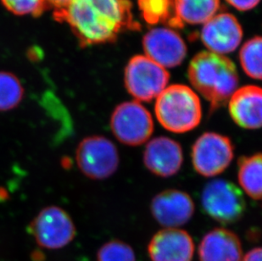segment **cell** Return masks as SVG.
<instances>
[{
  "mask_svg": "<svg viewBox=\"0 0 262 261\" xmlns=\"http://www.w3.org/2000/svg\"><path fill=\"white\" fill-rule=\"evenodd\" d=\"M53 15L69 26L82 48L114 42L125 30L139 27L129 0H72Z\"/></svg>",
  "mask_w": 262,
  "mask_h": 261,
  "instance_id": "obj_1",
  "label": "cell"
},
{
  "mask_svg": "<svg viewBox=\"0 0 262 261\" xmlns=\"http://www.w3.org/2000/svg\"><path fill=\"white\" fill-rule=\"evenodd\" d=\"M188 74L193 88L210 103L211 113L229 102L238 85L234 63L224 55L210 51L193 57Z\"/></svg>",
  "mask_w": 262,
  "mask_h": 261,
  "instance_id": "obj_2",
  "label": "cell"
},
{
  "mask_svg": "<svg viewBox=\"0 0 262 261\" xmlns=\"http://www.w3.org/2000/svg\"><path fill=\"white\" fill-rule=\"evenodd\" d=\"M156 117L161 126L174 133H185L196 128L202 119L201 100L185 85L169 86L156 99Z\"/></svg>",
  "mask_w": 262,
  "mask_h": 261,
  "instance_id": "obj_3",
  "label": "cell"
},
{
  "mask_svg": "<svg viewBox=\"0 0 262 261\" xmlns=\"http://www.w3.org/2000/svg\"><path fill=\"white\" fill-rule=\"evenodd\" d=\"M204 211L221 224H234L242 219L246 202L242 191L229 181H210L201 194Z\"/></svg>",
  "mask_w": 262,
  "mask_h": 261,
  "instance_id": "obj_4",
  "label": "cell"
},
{
  "mask_svg": "<svg viewBox=\"0 0 262 261\" xmlns=\"http://www.w3.org/2000/svg\"><path fill=\"white\" fill-rule=\"evenodd\" d=\"M76 162L80 171L92 180L111 178L118 169V150L104 136L84 138L76 149Z\"/></svg>",
  "mask_w": 262,
  "mask_h": 261,
  "instance_id": "obj_5",
  "label": "cell"
},
{
  "mask_svg": "<svg viewBox=\"0 0 262 261\" xmlns=\"http://www.w3.org/2000/svg\"><path fill=\"white\" fill-rule=\"evenodd\" d=\"M28 232L38 246L50 250L67 246L77 235L71 215L56 205L41 209L28 226Z\"/></svg>",
  "mask_w": 262,
  "mask_h": 261,
  "instance_id": "obj_6",
  "label": "cell"
},
{
  "mask_svg": "<svg viewBox=\"0 0 262 261\" xmlns=\"http://www.w3.org/2000/svg\"><path fill=\"white\" fill-rule=\"evenodd\" d=\"M169 80L166 68L146 55L133 57L124 73L126 90L138 101H152L167 88Z\"/></svg>",
  "mask_w": 262,
  "mask_h": 261,
  "instance_id": "obj_7",
  "label": "cell"
},
{
  "mask_svg": "<svg viewBox=\"0 0 262 261\" xmlns=\"http://www.w3.org/2000/svg\"><path fill=\"white\" fill-rule=\"evenodd\" d=\"M110 125L120 143L133 147L145 143L154 132L151 114L138 101L118 104L112 112Z\"/></svg>",
  "mask_w": 262,
  "mask_h": 261,
  "instance_id": "obj_8",
  "label": "cell"
},
{
  "mask_svg": "<svg viewBox=\"0 0 262 261\" xmlns=\"http://www.w3.org/2000/svg\"><path fill=\"white\" fill-rule=\"evenodd\" d=\"M234 147L230 138L219 133H205L192 147L194 170L205 178L220 175L233 161Z\"/></svg>",
  "mask_w": 262,
  "mask_h": 261,
  "instance_id": "obj_9",
  "label": "cell"
},
{
  "mask_svg": "<svg viewBox=\"0 0 262 261\" xmlns=\"http://www.w3.org/2000/svg\"><path fill=\"white\" fill-rule=\"evenodd\" d=\"M143 47L146 56L164 68L178 67L185 59L187 47L173 30L158 27L144 35Z\"/></svg>",
  "mask_w": 262,
  "mask_h": 261,
  "instance_id": "obj_10",
  "label": "cell"
},
{
  "mask_svg": "<svg viewBox=\"0 0 262 261\" xmlns=\"http://www.w3.org/2000/svg\"><path fill=\"white\" fill-rule=\"evenodd\" d=\"M150 210L159 224L167 228H176L190 221L194 213V204L185 192L168 189L155 196Z\"/></svg>",
  "mask_w": 262,
  "mask_h": 261,
  "instance_id": "obj_11",
  "label": "cell"
},
{
  "mask_svg": "<svg viewBox=\"0 0 262 261\" xmlns=\"http://www.w3.org/2000/svg\"><path fill=\"white\" fill-rule=\"evenodd\" d=\"M243 29L232 14L215 15L205 23L201 40L205 47L215 54H228L234 51L242 41Z\"/></svg>",
  "mask_w": 262,
  "mask_h": 261,
  "instance_id": "obj_12",
  "label": "cell"
},
{
  "mask_svg": "<svg viewBox=\"0 0 262 261\" xmlns=\"http://www.w3.org/2000/svg\"><path fill=\"white\" fill-rule=\"evenodd\" d=\"M148 253L151 261H192L194 244L184 230L166 228L154 235Z\"/></svg>",
  "mask_w": 262,
  "mask_h": 261,
  "instance_id": "obj_13",
  "label": "cell"
},
{
  "mask_svg": "<svg viewBox=\"0 0 262 261\" xmlns=\"http://www.w3.org/2000/svg\"><path fill=\"white\" fill-rule=\"evenodd\" d=\"M183 162V148L171 138L158 137L146 145L144 165L156 176L161 178L172 177L180 170Z\"/></svg>",
  "mask_w": 262,
  "mask_h": 261,
  "instance_id": "obj_14",
  "label": "cell"
},
{
  "mask_svg": "<svg viewBox=\"0 0 262 261\" xmlns=\"http://www.w3.org/2000/svg\"><path fill=\"white\" fill-rule=\"evenodd\" d=\"M229 113L235 123L242 128L255 130L262 127V89L247 85L237 89L229 100Z\"/></svg>",
  "mask_w": 262,
  "mask_h": 261,
  "instance_id": "obj_15",
  "label": "cell"
},
{
  "mask_svg": "<svg viewBox=\"0 0 262 261\" xmlns=\"http://www.w3.org/2000/svg\"><path fill=\"white\" fill-rule=\"evenodd\" d=\"M198 254L200 261H241L242 244L230 230L215 228L203 236Z\"/></svg>",
  "mask_w": 262,
  "mask_h": 261,
  "instance_id": "obj_16",
  "label": "cell"
},
{
  "mask_svg": "<svg viewBox=\"0 0 262 261\" xmlns=\"http://www.w3.org/2000/svg\"><path fill=\"white\" fill-rule=\"evenodd\" d=\"M237 178L246 194L262 205V153L239 158Z\"/></svg>",
  "mask_w": 262,
  "mask_h": 261,
  "instance_id": "obj_17",
  "label": "cell"
},
{
  "mask_svg": "<svg viewBox=\"0 0 262 261\" xmlns=\"http://www.w3.org/2000/svg\"><path fill=\"white\" fill-rule=\"evenodd\" d=\"M219 7L220 0H174L177 24H205L215 15Z\"/></svg>",
  "mask_w": 262,
  "mask_h": 261,
  "instance_id": "obj_18",
  "label": "cell"
},
{
  "mask_svg": "<svg viewBox=\"0 0 262 261\" xmlns=\"http://www.w3.org/2000/svg\"><path fill=\"white\" fill-rule=\"evenodd\" d=\"M24 95L23 83L15 74L0 72V112L16 108L24 99Z\"/></svg>",
  "mask_w": 262,
  "mask_h": 261,
  "instance_id": "obj_19",
  "label": "cell"
},
{
  "mask_svg": "<svg viewBox=\"0 0 262 261\" xmlns=\"http://www.w3.org/2000/svg\"><path fill=\"white\" fill-rule=\"evenodd\" d=\"M239 59L249 77L262 80V37H255L245 42L240 50Z\"/></svg>",
  "mask_w": 262,
  "mask_h": 261,
  "instance_id": "obj_20",
  "label": "cell"
},
{
  "mask_svg": "<svg viewBox=\"0 0 262 261\" xmlns=\"http://www.w3.org/2000/svg\"><path fill=\"white\" fill-rule=\"evenodd\" d=\"M138 4L147 23L155 24L167 20L173 23L174 0H138Z\"/></svg>",
  "mask_w": 262,
  "mask_h": 261,
  "instance_id": "obj_21",
  "label": "cell"
},
{
  "mask_svg": "<svg viewBox=\"0 0 262 261\" xmlns=\"http://www.w3.org/2000/svg\"><path fill=\"white\" fill-rule=\"evenodd\" d=\"M96 259L97 261H136V255L129 244L121 240H112L99 248Z\"/></svg>",
  "mask_w": 262,
  "mask_h": 261,
  "instance_id": "obj_22",
  "label": "cell"
},
{
  "mask_svg": "<svg viewBox=\"0 0 262 261\" xmlns=\"http://www.w3.org/2000/svg\"><path fill=\"white\" fill-rule=\"evenodd\" d=\"M6 10L15 15L39 17L50 8L46 0H0Z\"/></svg>",
  "mask_w": 262,
  "mask_h": 261,
  "instance_id": "obj_23",
  "label": "cell"
},
{
  "mask_svg": "<svg viewBox=\"0 0 262 261\" xmlns=\"http://www.w3.org/2000/svg\"><path fill=\"white\" fill-rule=\"evenodd\" d=\"M229 5L241 11L252 10L260 3V0H226Z\"/></svg>",
  "mask_w": 262,
  "mask_h": 261,
  "instance_id": "obj_24",
  "label": "cell"
},
{
  "mask_svg": "<svg viewBox=\"0 0 262 261\" xmlns=\"http://www.w3.org/2000/svg\"><path fill=\"white\" fill-rule=\"evenodd\" d=\"M242 261H262V247L255 248L248 252Z\"/></svg>",
  "mask_w": 262,
  "mask_h": 261,
  "instance_id": "obj_25",
  "label": "cell"
},
{
  "mask_svg": "<svg viewBox=\"0 0 262 261\" xmlns=\"http://www.w3.org/2000/svg\"><path fill=\"white\" fill-rule=\"evenodd\" d=\"M46 1L50 9H52L53 11H55L66 7L72 0H46Z\"/></svg>",
  "mask_w": 262,
  "mask_h": 261,
  "instance_id": "obj_26",
  "label": "cell"
}]
</instances>
